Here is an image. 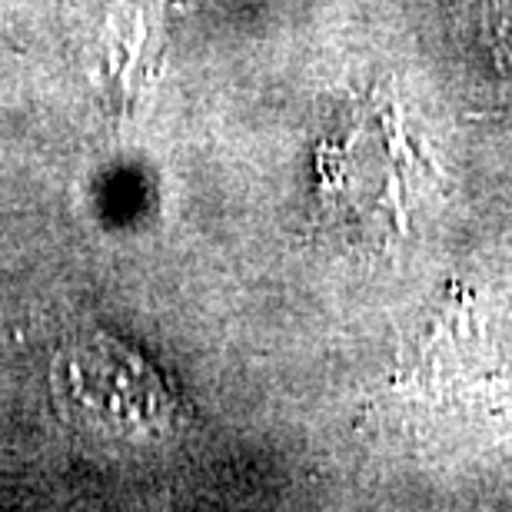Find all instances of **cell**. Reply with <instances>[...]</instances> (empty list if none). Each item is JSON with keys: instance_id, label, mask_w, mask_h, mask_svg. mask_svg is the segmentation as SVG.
Masks as SVG:
<instances>
[{"instance_id": "obj_1", "label": "cell", "mask_w": 512, "mask_h": 512, "mask_svg": "<svg viewBox=\"0 0 512 512\" xmlns=\"http://www.w3.org/2000/svg\"><path fill=\"white\" fill-rule=\"evenodd\" d=\"M60 373L67 376V393L74 406L110 393V403L97 413V423L110 429H127V433L160 429L170 413V396L160 376L110 340L77 346L67 360H60Z\"/></svg>"}]
</instances>
